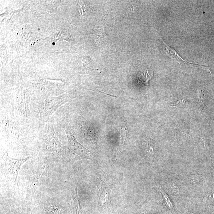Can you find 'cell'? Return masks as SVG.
<instances>
[{
	"mask_svg": "<svg viewBox=\"0 0 214 214\" xmlns=\"http://www.w3.org/2000/svg\"><path fill=\"white\" fill-rule=\"evenodd\" d=\"M127 131L126 128H121L120 131L121 140L123 143H125L126 140V135H127Z\"/></svg>",
	"mask_w": 214,
	"mask_h": 214,
	"instance_id": "9",
	"label": "cell"
},
{
	"mask_svg": "<svg viewBox=\"0 0 214 214\" xmlns=\"http://www.w3.org/2000/svg\"><path fill=\"white\" fill-rule=\"evenodd\" d=\"M66 94L56 97H49L41 101L39 105L40 117L42 119L49 117L59 107L69 100Z\"/></svg>",
	"mask_w": 214,
	"mask_h": 214,
	"instance_id": "1",
	"label": "cell"
},
{
	"mask_svg": "<svg viewBox=\"0 0 214 214\" xmlns=\"http://www.w3.org/2000/svg\"><path fill=\"white\" fill-rule=\"evenodd\" d=\"M164 44L165 45V51L166 53V54L170 57H171L172 59H175L176 61L179 63L180 65L181 66L182 65H188V66H191L192 67H195L200 68H201L204 69V70H208L210 71V73L211 74V70H210V68L211 66H209V65H199V64H194L193 63H190L187 61L185 60L184 59H182L181 56L178 54L174 48L171 47V46L169 45L168 44H167L165 43V42L162 40Z\"/></svg>",
	"mask_w": 214,
	"mask_h": 214,
	"instance_id": "4",
	"label": "cell"
},
{
	"mask_svg": "<svg viewBox=\"0 0 214 214\" xmlns=\"http://www.w3.org/2000/svg\"><path fill=\"white\" fill-rule=\"evenodd\" d=\"M64 128L67 137L69 149L72 154L78 160L86 159L93 160L91 152L77 141L72 132L70 125H66Z\"/></svg>",
	"mask_w": 214,
	"mask_h": 214,
	"instance_id": "2",
	"label": "cell"
},
{
	"mask_svg": "<svg viewBox=\"0 0 214 214\" xmlns=\"http://www.w3.org/2000/svg\"><path fill=\"white\" fill-rule=\"evenodd\" d=\"M198 97L199 103L201 106H204L205 103V95L204 94V91L199 88L198 89Z\"/></svg>",
	"mask_w": 214,
	"mask_h": 214,
	"instance_id": "8",
	"label": "cell"
},
{
	"mask_svg": "<svg viewBox=\"0 0 214 214\" xmlns=\"http://www.w3.org/2000/svg\"><path fill=\"white\" fill-rule=\"evenodd\" d=\"M30 159H15L10 158L7 153L5 154V173L7 178L14 185L18 187V176L21 167Z\"/></svg>",
	"mask_w": 214,
	"mask_h": 214,
	"instance_id": "3",
	"label": "cell"
},
{
	"mask_svg": "<svg viewBox=\"0 0 214 214\" xmlns=\"http://www.w3.org/2000/svg\"><path fill=\"white\" fill-rule=\"evenodd\" d=\"M158 187L159 189H160V192H161L164 198H165V202H166V204H167L168 206L169 207V208L170 209H172L173 208L172 204V203H171V200H170L168 195L164 191L163 189V188H162V187H160V185L158 184Z\"/></svg>",
	"mask_w": 214,
	"mask_h": 214,
	"instance_id": "7",
	"label": "cell"
},
{
	"mask_svg": "<svg viewBox=\"0 0 214 214\" xmlns=\"http://www.w3.org/2000/svg\"><path fill=\"white\" fill-rule=\"evenodd\" d=\"M47 141L49 150L57 152L62 150V145L57 138L53 126H48L47 134Z\"/></svg>",
	"mask_w": 214,
	"mask_h": 214,
	"instance_id": "5",
	"label": "cell"
},
{
	"mask_svg": "<svg viewBox=\"0 0 214 214\" xmlns=\"http://www.w3.org/2000/svg\"><path fill=\"white\" fill-rule=\"evenodd\" d=\"M98 188L100 192L99 202L102 204H107L110 201V192L106 184L101 180Z\"/></svg>",
	"mask_w": 214,
	"mask_h": 214,
	"instance_id": "6",
	"label": "cell"
}]
</instances>
